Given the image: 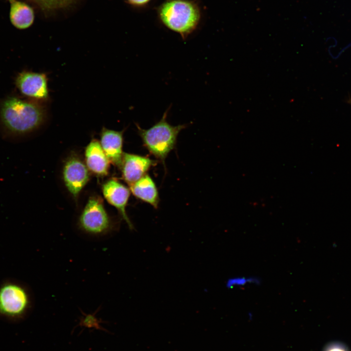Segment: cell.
I'll return each instance as SVG.
<instances>
[{"mask_svg":"<svg viewBox=\"0 0 351 351\" xmlns=\"http://www.w3.org/2000/svg\"><path fill=\"white\" fill-rule=\"evenodd\" d=\"M46 111L43 103L17 96L0 101V124L8 133L24 135L38 129L44 122Z\"/></svg>","mask_w":351,"mask_h":351,"instance_id":"obj_1","label":"cell"},{"mask_svg":"<svg viewBox=\"0 0 351 351\" xmlns=\"http://www.w3.org/2000/svg\"><path fill=\"white\" fill-rule=\"evenodd\" d=\"M162 23L186 39L197 27L200 19L198 6L188 0H168L159 9Z\"/></svg>","mask_w":351,"mask_h":351,"instance_id":"obj_2","label":"cell"},{"mask_svg":"<svg viewBox=\"0 0 351 351\" xmlns=\"http://www.w3.org/2000/svg\"><path fill=\"white\" fill-rule=\"evenodd\" d=\"M169 111V108L165 111L160 120L149 129H143L136 124L144 147L163 162L174 148L178 134L186 127V124H170L167 120Z\"/></svg>","mask_w":351,"mask_h":351,"instance_id":"obj_3","label":"cell"},{"mask_svg":"<svg viewBox=\"0 0 351 351\" xmlns=\"http://www.w3.org/2000/svg\"><path fill=\"white\" fill-rule=\"evenodd\" d=\"M30 305L29 293L22 285L6 281L0 286V315L20 319L27 313Z\"/></svg>","mask_w":351,"mask_h":351,"instance_id":"obj_4","label":"cell"},{"mask_svg":"<svg viewBox=\"0 0 351 351\" xmlns=\"http://www.w3.org/2000/svg\"><path fill=\"white\" fill-rule=\"evenodd\" d=\"M78 225L85 233L94 235L105 234L111 231V220L98 196L89 198L79 216Z\"/></svg>","mask_w":351,"mask_h":351,"instance_id":"obj_5","label":"cell"},{"mask_svg":"<svg viewBox=\"0 0 351 351\" xmlns=\"http://www.w3.org/2000/svg\"><path fill=\"white\" fill-rule=\"evenodd\" d=\"M20 93L27 99L42 102L49 98L48 78L45 74L23 70L15 79Z\"/></svg>","mask_w":351,"mask_h":351,"instance_id":"obj_6","label":"cell"},{"mask_svg":"<svg viewBox=\"0 0 351 351\" xmlns=\"http://www.w3.org/2000/svg\"><path fill=\"white\" fill-rule=\"evenodd\" d=\"M62 173L67 190L77 199L89 180L87 167L79 157L73 155L69 156L65 162Z\"/></svg>","mask_w":351,"mask_h":351,"instance_id":"obj_7","label":"cell"},{"mask_svg":"<svg viewBox=\"0 0 351 351\" xmlns=\"http://www.w3.org/2000/svg\"><path fill=\"white\" fill-rule=\"evenodd\" d=\"M156 162L151 158L137 155L123 153L120 165L122 176L129 186L147 174Z\"/></svg>","mask_w":351,"mask_h":351,"instance_id":"obj_8","label":"cell"},{"mask_svg":"<svg viewBox=\"0 0 351 351\" xmlns=\"http://www.w3.org/2000/svg\"><path fill=\"white\" fill-rule=\"evenodd\" d=\"M102 190L106 200L118 210L130 229H133V225L126 212V207L130 195V190L113 179L106 182L103 185Z\"/></svg>","mask_w":351,"mask_h":351,"instance_id":"obj_9","label":"cell"},{"mask_svg":"<svg viewBox=\"0 0 351 351\" xmlns=\"http://www.w3.org/2000/svg\"><path fill=\"white\" fill-rule=\"evenodd\" d=\"M122 131H117L103 127L100 133V145L109 161L120 167L123 153Z\"/></svg>","mask_w":351,"mask_h":351,"instance_id":"obj_10","label":"cell"},{"mask_svg":"<svg viewBox=\"0 0 351 351\" xmlns=\"http://www.w3.org/2000/svg\"><path fill=\"white\" fill-rule=\"evenodd\" d=\"M86 166L88 170L98 176H106L108 173L109 161L100 142L93 139L85 151Z\"/></svg>","mask_w":351,"mask_h":351,"instance_id":"obj_11","label":"cell"},{"mask_svg":"<svg viewBox=\"0 0 351 351\" xmlns=\"http://www.w3.org/2000/svg\"><path fill=\"white\" fill-rule=\"evenodd\" d=\"M130 191L137 198L150 204L155 208L158 207L159 197L155 183L146 174L130 186Z\"/></svg>","mask_w":351,"mask_h":351,"instance_id":"obj_12","label":"cell"},{"mask_svg":"<svg viewBox=\"0 0 351 351\" xmlns=\"http://www.w3.org/2000/svg\"><path fill=\"white\" fill-rule=\"evenodd\" d=\"M9 19L12 24L19 29L29 27L35 19L32 8L26 3L17 0H9Z\"/></svg>","mask_w":351,"mask_h":351,"instance_id":"obj_13","label":"cell"},{"mask_svg":"<svg viewBox=\"0 0 351 351\" xmlns=\"http://www.w3.org/2000/svg\"><path fill=\"white\" fill-rule=\"evenodd\" d=\"M260 279L254 276H235L230 278L226 282V286L229 288L243 287L248 285H258Z\"/></svg>","mask_w":351,"mask_h":351,"instance_id":"obj_14","label":"cell"},{"mask_svg":"<svg viewBox=\"0 0 351 351\" xmlns=\"http://www.w3.org/2000/svg\"><path fill=\"white\" fill-rule=\"evenodd\" d=\"M42 8L52 9L60 8L69 4L72 0H33Z\"/></svg>","mask_w":351,"mask_h":351,"instance_id":"obj_15","label":"cell"},{"mask_svg":"<svg viewBox=\"0 0 351 351\" xmlns=\"http://www.w3.org/2000/svg\"><path fill=\"white\" fill-rule=\"evenodd\" d=\"M325 351H348V350L343 344L332 343L328 346Z\"/></svg>","mask_w":351,"mask_h":351,"instance_id":"obj_16","label":"cell"},{"mask_svg":"<svg viewBox=\"0 0 351 351\" xmlns=\"http://www.w3.org/2000/svg\"><path fill=\"white\" fill-rule=\"evenodd\" d=\"M128 2L135 6H142L148 3L150 0H127Z\"/></svg>","mask_w":351,"mask_h":351,"instance_id":"obj_17","label":"cell"}]
</instances>
